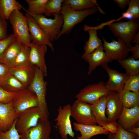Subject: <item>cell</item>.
<instances>
[{"mask_svg":"<svg viewBox=\"0 0 139 139\" xmlns=\"http://www.w3.org/2000/svg\"><path fill=\"white\" fill-rule=\"evenodd\" d=\"M99 11L102 14L105 13L100 8L98 7L82 10L74 11L62 5L61 14L63 16V23L57 39L62 35L69 33L75 25L80 22L87 16Z\"/></svg>","mask_w":139,"mask_h":139,"instance_id":"1","label":"cell"},{"mask_svg":"<svg viewBox=\"0 0 139 139\" xmlns=\"http://www.w3.org/2000/svg\"><path fill=\"white\" fill-rule=\"evenodd\" d=\"M49 115L38 106L28 108L19 115L16 120L15 128L21 134L36 126L40 119H49Z\"/></svg>","mask_w":139,"mask_h":139,"instance_id":"2","label":"cell"},{"mask_svg":"<svg viewBox=\"0 0 139 139\" xmlns=\"http://www.w3.org/2000/svg\"><path fill=\"white\" fill-rule=\"evenodd\" d=\"M16 40L22 45L29 47L31 42L27 18L20 11H13L9 19Z\"/></svg>","mask_w":139,"mask_h":139,"instance_id":"3","label":"cell"},{"mask_svg":"<svg viewBox=\"0 0 139 139\" xmlns=\"http://www.w3.org/2000/svg\"><path fill=\"white\" fill-rule=\"evenodd\" d=\"M114 36L122 39L129 48L139 30V19H132L126 22H112L108 25Z\"/></svg>","mask_w":139,"mask_h":139,"instance_id":"4","label":"cell"},{"mask_svg":"<svg viewBox=\"0 0 139 139\" xmlns=\"http://www.w3.org/2000/svg\"><path fill=\"white\" fill-rule=\"evenodd\" d=\"M26 12L34 19L46 33L51 42L57 39L63 23V17L61 14H53L54 18L52 19L47 18L43 15H35Z\"/></svg>","mask_w":139,"mask_h":139,"instance_id":"5","label":"cell"},{"mask_svg":"<svg viewBox=\"0 0 139 139\" xmlns=\"http://www.w3.org/2000/svg\"><path fill=\"white\" fill-rule=\"evenodd\" d=\"M105 83L99 81L88 85L81 89L76 95L77 99L92 104L108 96L110 91L105 86Z\"/></svg>","mask_w":139,"mask_h":139,"instance_id":"6","label":"cell"},{"mask_svg":"<svg viewBox=\"0 0 139 139\" xmlns=\"http://www.w3.org/2000/svg\"><path fill=\"white\" fill-rule=\"evenodd\" d=\"M44 76L42 71L35 66L34 78L27 88L36 95L38 101V106L49 114L46 100L47 83L44 80Z\"/></svg>","mask_w":139,"mask_h":139,"instance_id":"7","label":"cell"},{"mask_svg":"<svg viewBox=\"0 0 139 139\" xmlns=\"http://www.w3.org/2000/svg\"><path fill=\"white\" fill-rule=\"evenodd\" d=\"M71 116L79 124L96 125L97 124L90 104L77 99L71 106Z\"/></svg>","mask_w":139,"mask_h":139,"instance_id":"8","label":"cell"},{"mask_svg":"<svg viewBox=\"0 0 139 139\" xmlns=\"http://www.w3.org/2000/svg\"><path fill=\"white\" fill-rule=\"evenodd\" d=\"M12 102L14 109L18 115L26 109L38 106L36 95L27 88L16 93Z\"/></svg>","mask_w":139,"mask_h":139,"instance_id":"9","label":"cell"},{"mask_svg":"<svg viewBox=\"0 0 139 139\" xmlns=\"http://www.w3.org/2000/svg\"><path fill=\"white\" fill-rule=\"evenodd\" d=\"M71 106L69 104L63 107L60 106L58 109V114L55 119L56 126L63 139H68V135L74 138V133L72 127L70 118Z\"/></svg>","mask_w":139,"mask_h":139,"instance_id":"10","label":"cell"},{"mask_svg":"<svg viewBox=\"0 0 139 139\" xmlns=\"http://www.w3.org/2000/svg\"><path fill=\"white\" fill-rule=\"evenodd\" d=\"M103 44L102 46L108 57L111 60H120L126 58L129 52V48L124 40L118 38L117 41L113 39L111 42L106 41L102 37Z\"/></svg>","mask_w":139,"mask_h":139,"instance_id":"11","label":"cell"},{"mask_svg":"<svg viewBox=\"0 0 139 139\" xmlns=\"http://www.w3.org/2000/svg\"><path fill=\"white\" fill-rule=\"evenodd\" d=\"M28 22L29 31L32 42L39 45H45L48 46L53 52L54 48L48 36L33 17L25 13Z\"/></svg>","mask_w":139,"mask_h":139,"instance_id":"12","label":"cell"},{"mask_svg":"<svg viewBox=\"0 0 139 139\" xmlns=\"http://www.w3.org/2000/svg\"><path fill=\"white\" fill-rule=\"evenodd\" d=\"M51 130L49 119H40L36 126L20 134V139H51Z\"/></svg>","mask_w":139,"mask_h":139,"instance_id":"13","label":"cell"},{"mask_svg":"<svg viewBox=\"0 0 139 139\" xmlns=\"http://www.w3.org/2000/svg\"><path fill=\"white\" fill-rule=\"evenodd\" d=\"M47 46L46 45H39L32 42L29 46L30 64L39 68L43 72L45 76H47L48 74L45 59Z\"/></svg>","mask_w":139,"mask_h":139,"instance_id":"14","label":"cell"},{"mask_svg":"<svg viewBox=\"0 0 139 139\" xmlns=\"http://www.w3.org/2000/svg\"><path fill=\"white\" fill-rule=\"evenodd\" d=\"M81 57L89 64L88 72L89 75L91 74L98 66H100L102 67L108 65V63L112 60L107 56L102 46L89 54H83Z\"/></svg>","mask_w":139,"mask_h":139,"instance_id":"15","label":"cell"},{"mask_svg":"<svg viewBox=\"0 0 139 139\" xmlns=\"http://www.w3.org/2000/svg\"><path fill=\"white\" fill-rule=\"evenodd\" d=\"M108 73L109 79L105 86L109 91L118 93L123 89L125 83L129 76L126 73H123L110 68L108 65L102 67Z\"/></svg>","mask_w":139,"mask_h":139,"instance_id":"16","label":"cell"},{"mask_svg":"<svg viewBox=\"0 0 139 139\" xmlns=\"http://www.w3.org/2000/svg\"><path fill=\"white\" fill-rule=\"evenodd\" d=\"M118 93L110 92L108 95L106 108V114L108 122L118 120L124 108Z\"/></svg>","mask_w":139,"mask_h":139,"instance_id":"17","label":"cell"},{"mask_svg":"<svg viewBox=\"0 0 139 139\" xmlns=\"http://www.w3.org/2000/svg\"><path fill=\"white\" fill-rule=\"evenodd\" d=\"M18 115L12 101L7 104L0 102V131L5 132L10 129Z\"/></svg>","mask_w":139,"mask_h":139,"instance_id":"18","label":"cell"},{"mask_svg":"<svg viewBox=\"0 0 139 139\" xmlns=\"http://www.w3.org/2000/svg\"><path fill=\"white\" fill-rule=\"evenodd\" d=\"M9 72L26 88L30 84L34 77L35 66L31 64L10 68Z\"/></svg>","mask_w":139,"mask_h":139,"instance_id":"19","label":"cell"},{"mask_svg":"<svg viewBox=\"0 0 139 139\" xmlns=\"http://www.w3.org/2000/svg\"><path fill=\"white\" fill-rule=\"evenodd\" d=\"M118 120V124L127 131L134 126L139 121V106L124 107Z\"/></svg>","mask_w":139,"mask_h":139,"instance_id":"20","label":"cell"},{"mask_svg":"<svg viewBox=\"0 0 139 139\" xmlns=\"http://www.w3.org/2000/svg\"><path fill=\"white\" fill-rule=\"evenodd\" d=\"M104 26L102 23L95 27L89 26L85 24L84 30L88 32L89 38L86 42L84 47L85 51L83 54H89L101 46L102 44L101 41L97 35V30L102 29Z\"/></svg>","mask_w":139,"mask_h":139,"instance_id":"21","label":"cell"},{"mask_svg":"<svg viewBox=\"0 0 139 139\" xmlns=\"http://www.w3.org/2000/svg\"><path fill=\"white\" fill-rule=\"evenodd\" d=\"M74 129L80 132L81 135L77 139H90L92 136L99 134L107 135L109 132L104 129L102 126L96 125H86L73 123Z\"/></svg>","mask_w":139,"mask_h":139,"instance_id":"22","label":"cell"},{"mask_svg":"<svg viewBox=\"0 0 139 139\" xmlns=\"http://www.w3.org/2000/svg\"><path fill=\"white\" fill-rule=\"evenodd\" d=\"M107 97L108 96L105 97L94 103L90 104L97 124L101 126L108 122L106 114Z\"/></svg>","mask_w":139,"mask_h":139,"instance_id":"23","label":"cell"},{"mask_svg":"<svg viewBox=\"0 0 139 139\" xmlns=\"http://www.w3.org/2000/svg\"><path fill=\"white\" fill-rule=\"evenodd\" d=\"M62 5L74 11H80L95 7L100 8L95 0H65Z\"/></svg>","mask_w":139,"mask_h":139,"instance_id":"24","label":"cell"},{"mask_svg":"<svg viewBox=\"0 0 139 139\" xmlns=\"http://www.w3.org/2000/svg\"><path fill=\"white\" fill-rule=\"evenodd\" d=\"M0 87L7 91L15 93L26 88L9 72L5 77Z\"/></svg>","mask_w":139,"mask_h":139,"instance_id":"25","label":"cell"},{"mask_svg":"<svg viewBox=\"0 0 139 139\" xmlns=\"http://www.w3.org/2000/svg\"><path fill=\"white\" fill-rule=\"evenodd\" d=\"M23 8L16 0H0V16L8 20L13 11H20Z\"/></svg>","mask_w":139,"mask_h":139,"instance_id":"26","label":"cell"},{"mask_svg":"<svg viewBox=\"0 0 139 139\" xmlns=\"http://www.w3.org/2000/svg\"><path fill=\"white\" fill-rule=\"evenodd\" d=\"M22 45L16 40L7 48L4 54L3 63L10 68L13 66L14 60Z\"/></svg>","mask_w":139,"mask_h":139,"instance_id":"27","label":"cell"},{"mask_svg":"<svg viewBox=\"0 0 139 139\" xmlns=\"http://www.w3.org/2000/svg\"><path fill=\"white\" fill-rule=\"evenodd\" d=\"M118 94L124 107L131 108L139 106V93L123 89Z\"/></svg>","mask_w":139,"mask_h":139,"instance_id":"28","label":"cell"},{"mask_svg":"<svg viewBox=\"0 0 139 139\" xmlns=\"http://www.w3.org/2000/svg\"><path fill=\"white\" fill-rule=\"evenodd\" d=\"M117 61L129 76L139 74V59L135 60L131 56Z\"/></svg>","mask_w":139,"mask_h":139,"instance_id":"29","label":"cell"},{"mask_svg":"<svg viewBox=\"0 0 139 139\" xmlns=\"http://www.w3.org/2000/svg\"><path fill=\"white\" fill-rule=\"evenodd\" d=\"M48 0H25L28 5V9H23L26 12L35 15H43L46 10Z\"/></svg>","mask_w":139,"mask_h":139,"instance_id":"30","label":"cell"},{"mask_svg":"<svg viewBox=\"0 0 139 139\" xmlns=\"http://www.w3.org/2000/svg\"><path fill=\"white\" fill-rule=\"evenodd\" d=\"M29 47L22 45L14 60L13 66L30 64L29 59Z\"/></svg>","mask_w":139,"mask_h":139,"instance_id":"31","label":"cell"},{"mask_svg":"<svg viewBox=\"0 0 139 139\" xmlns=\"http://www.w3.org/2000/svg\"><path fill=\"white\" fill-rule=\"evenodd\" d=\"M63 1L48 0L46 4L45 15L50 16L52 14H61Z\"/></svg>","mask_w":139,"mask_h":139,"instance_id":"32","label":"cell"},{"mask_svg":"<svg viewBox=\"0 0 139 139\" xmlns=\"http://www.w3.org/2000/svg\"><path fill=\"white\" fill-rule=\"evenodd\" d=\"M118 132L117 134L109 133L108 139H134L137 136L124 129L118 124Z\"/></svg>","mask_w":139,"mask_h":139,"instance_id":"33","label":"cell"},{"mask_svg":"<svg viewBox=\"0 0 139 139\" xmlns=\"http://www.w3.org/2000/svg\"><path fill=\"white\" fill-rule=\"evenodd\" d=\"M123 89L139 93V74L129 76L125 83Z\"/></svg>","mask_w":139,"mask_h":139,"instance_id":"34","label":"cell"},{"mask_svg":"<svg viewBox=\"0 0 139 139\" xmlns=\"http://www.w3.org/2000/svg\"><path fill=\"white\" fill-rule=\"evenodd\" d=\"M16 120V119L12 127L9 130L5 132L0 131L1 139H20V134L15 128Z\"/></svg>","mask_w":139,"mask_h":139,"instance_id":"35","label":"cell"},{"mask_svg":"<svg viewBox=\"0 0 139 139\" xmlns=\"http://www.w3.org/2000/svg\"><path fill=\"white\" fill-rule=\"evenodd\" d=\"M16 40L13 34L8 35L6 38L0 40V62L3 63L4 52L8 47Z\"/></svg>","mask_w":139,"mask_h":139,"instance_id":"36","label":"cell"},{"mask_svg":"<svg viewBox=\"0 0 139 139\" xmlns=\"http://www.w3.org/2000/svg\"><path fill=\"white\" fill-rule=\"evenodd\" d=\"M128 5V8L126 12L131 14L133 19H139V0H131Z\"/></svg>","mask_w":139,"mask_h":139,"instance_id":"37","label":"cell"},{"mask_svg":"<svg viewBox=\"0 0 139 139\" xmlns=\"http://www.w3.org/2000/svg\"><path fill=\"white\" fill-rule=\"evenodd\" d=\"M16 93L7 91L0 87V102L7 104L11 102Z\"/></svg>","mask_w":139,"mask_h":139,"instance_id":"38","label":"cell"},{"mask_svg":"<svg viewBox=\"0 0 139 139\" xmlns=\"http://www.w3.org/2000/svg\"><path fill=\"white\" fill-rule=\"evenodd\" d=\"M102 126L106 131L114 134H117L118 132V123L116 121L108 122Z\"/></svg>","mask_w":139,"mask_h":139,"instance_id":"39","label":"cell"},{"mask_svg":"<svg viewBox=\"0 0 139 139\" xmlns=\"http://www.w3.org/2000/svg\"><path fill=\"white\" fill-rule=\"evenodd\" d=\"M7 26L6 20L0 16V40L4 39L7 37Z\"/></svg>","mask_w":139,"mask_h":139,"instance_id":"40","label":"cell"},{"mask_svg":"<svg viewBox=\"0 0 139 139\" xmlns=\"http://www.w3.org/2000/svg\"><path fill=\"white\" fill-rule=\"evenodd\" d=\"M10 67L5 64L0 62V86L6 75L9 72Z\"/></svg>","mask_w":139,"mask_h":139,"instance_id":"41","label":"cell"},{"mask_svg":"<svg viewBox=\"0 0 139 139\" xmlns=\"http://www.w3.org/2000/svg\"><path fill=\"white\" fill-rule=\"evenodd\" d=\"M129 51L132 53L131 56L134 59L138 60L139 59V44H135L134 46H131L129 48Z\"/></svg>","mask_w":139,"mask_h":139,"instance_id":"42","label":"cell"},{"mask_svg":"<svg viewBox=\"0 0 139 139\" xmlns=\"http://www.w3.org/2000/svg\"><path fill=\"white\" fill-rule=\"evenodd\" d=\"M114 1L118 4L120 7L123 9L128 5L130 2L129 0H115Z\"/></svg>","mask_w":139,"mask_h":139,"instance_id":"43","label":"cell"},{"mask_svg":"<svg viewBox=\"0 0 139 139\" xmlns=\"http://www.w3.org/2000/svg\"><path fill=\"white\" fill-rule=\"evenodd\" d=\"M127 131L137 135L139 136V128L134 126Z\"/></svg>","mask_w":139,"mask_h":139,"instance_id":"44","label":"cell"},{"mask_svg":"<svg viewBox=\"0 0 139 139\" xmlns=\"http://www.w3.org/2000/svg\"><path fill=\"white\" fill-rule=\"evenodd\" d=\"M132 42L136 44H139V32L137 33L135 36Z\"/></svg>","mask_w":139,"mask_h":139,"instance_id":"45","label":"cell"},{"mask_svg":"<svg viewBox=\"0 0 139 139\" xmlns=\"http://www.w3.org/2000/svg\"><path fill=\"white\" fill-rule=\"evenodd\" d=\"M134 139H139V136H137Z\"/></svg>","mask_w":139,"mask_h":139,"instance_id":"46","label":"cell"},{"mask_svg":"<svg viewBox=\"0 0 139 139\" xmlns=\"http://www.w3.org/2000/svg\"><path fill=\"white\" fill-rule=\"evenodd\" d=\"M0 139H1V138H0Z\"/></svg>","mask_w":139,"mask_h":139,"instance_id":"47","label":"cell"}]
</instances>
